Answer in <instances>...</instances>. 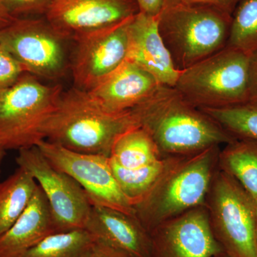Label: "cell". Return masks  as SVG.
<instances>
[{
	"label": "cell",
	"instance_id": "6da1fadb",
	"mask_svg": "<svg viewBox=\"0 0 257 257\" xmlns=\"http://www.w3.org/2000/svg\"><path fill=\"white\" fill-rule=\"evenodd\" d=\"M131 111L164 157L191 155L236 140L175 87L160 85Z\"/></svg>",
	"mask_w": 257,
	"mask_h": 257
},
{
	"label": "cell",
	"instance_id": "7a4b0ae2",
	"mask_svg": "<svg viewBox=\"0 0 257 257\" xmlns=\"http://www.w3.org/2000/svg\"><path fill=\"white\" fill-rule=\"evenodd\" d=\"M139 126L131 110L111 112L86 91L73 87L63 92L42 130L44 140L79 153L109 157L116 139Z\"/></svg>",
	"mask_w": 257,
	"mask_h": 257
},
{
	"label": "cell",
	"instance_id": "3957f363",
	"mask_svg": "<svg viewBox=\"0 0 257 257\" xmlns=\"http://www.w3.org/2000/svg\"><path fill=\"white\" fill-rule=\"evenodd\" d=\"M220 146L175 156L145 197L134 206L135 216L149 234L159 225L199 206L218 167Z\"/></svg>",
	"mask_w": 257,
	"mask_h": 257
},
{
	"label": "cell",
	"instance_id": "277c9868",
	"mask_svg": "<svg viewBox=\"0 0 257 257\" xmlns=\"http://www.w3.org/2000/svg\"><path fill=\"white\" fill-rule=\"evenodd\" d=\"M157 22L176 68L182 71L226 47L231 15L209 5L166 0Z\"/></svg>",
	"mask_w": 257,
	"mask_h": 257
},
{
	"label": "cell",
	"instance_id": "5b68a950",
	"mask_svg": "<svg viewBox=\"0 0 257 257\" xmlns=\"http://www.w3.org/2000/svg\"><path fill=\"white\" fill-rule=\"evenodd\" d=\"M249 60L250 55L226 46L180 71L174 87L199 109L246 104Z\"/></svg>",
	"mask_w": 257,
	"mask_h": 257
},
{
	"label": "cell",
	"instance_id": "8992f818",
	"mask_svg": "<svg viewBox=\"0 0 257 257\" xmlns=\"http://www.w3.org/2000/svg\"><path fill=\"white\" fill-rule=\"evenodd\" d=\"M205 205L214 239L229 257H257L256 200L218 166Z\"/></svg>",
	"mask_w": 257,
	"mask_h": 257
},
{
	"label": "cell",
	"instance_id": "52a82bcc",
	"mask_svg": "<svg viewBox=\"0 0 257 257\" xmlns=\"http://www.w3.org/2000/svg\"><path fill=\"white\" fill-rule=\"evenodd\" d=\"M25 73L13 87L0 92V143L5 150L35 146L53 114L63 89L49 86Z\"/></svg>",
	"mask_w": 257,
	"mask_h": 257
},
{
	"label": "cell",
	"instance_id": "ba28073f",
	"mask_svg": "<svg viewBox=\"0 0 257 257\" xmlns=\"http://www.w3.org/2000/svg\"><path fill=\"white\" fill-rule=\"evenodd\" d=\"M18 151L17 163L35 178L45 194L55 232L85 229L92 205L82 187L52 165L37 146Z\"/></svg>",
	"mask_w": 257,
	"mask_h": 257
},
{
	"label": "cell",
	"instance_id": "9c48e42d",
	"mask_svg": "<svg viewBox=\"0 0 257 257\" xmlns=\"http://www.w3.org/2000/svg\"><path fill=\"white\" fill-rule=\"evenodd\" d=\"M46 19H17L0 30V44L23 65L27 73L56 80L68 67L66 42Z\"/></svg>",
	"mask_w": 257,
	"mask_h": 257
},
{
	"label": "cell",
	"instance_id": "30bf717a",
	"mask_svg": "<svg viewBox=\"0 0 257 257\" xmlns=\"http://www.w3.org/2000/svg\"><path fill=\"white\" fill-rule=\"evenodd\" d=\"M35 146L52 165L76 180L92 206L111 208L135 216L133 206L115 179L109 157L72 151L46 140H40Z\"/></svg>",
	"mask_w": 257,
	"mask_h": 257
},
{
	"label": "cell",
	"instance_id": "8fae6325",
	"mask_svg": "<svg viewBox=\"0 0 257 257\" xmlns=\"http://www.w3.org/2000/svg\"><path fill=\"white\" fill-rule=\"evenodd\" d=\"M132 18L74 40L76 46L70 63L74 87L90 90L127 60Z\"/></svg>",
	"mask_w": 257,
	"mask_h": 257
},
{
	"label": "cell",
	"instance_id": "7c38bea8",
	"mask_svg": "<svg viewBox=\"0 0 257 257\" xmlns=\"http://www.w3.org/2000/svg\"><path fill=\"white\" fill-rule=\"evenodd\" d=\"M139 13L135 0H52L47 21L67 40L100 31Z\"/></svg>",
	"mask_w": 257,
	"mask_h": 257
},
{
	"label": "cell",
	"instance_id": "4fadbf2b",
	"mask_svg": "<svg viewBox=\"0 0 257 257\" xmlns=\"http://www.w3.org/2000/svg\"><path fill=\"white\" fill-rule=\"evenodd\" d=\"M150 234V257H214L223 251L211 232L206 205L162 223Z\"/></svg>",
	"mask_w": 257,
	"mask_h": 257
},
{
	"label": "cell",
	"instance_id": "5bb4252c",
	"mask_svg": "<svg viewBox=\"0 0 257 257\" xmlns=\"http://www.w3.org/2000/svg\"><path fill=\"white\" fill-rule=\"evenodd\" d=\"M128 31L127 60L151 74L161 85L175 87L180 71L159 32L157 16L139 12L130 20Z\"/></svg>",
	"mask_w": 257,
	"mask_h": 257
},
{
	"label": "cell",
	"instance_id": "9a60e30c",
	"mask_svg": "<svg viewBox=\"0 0 257 257\" xmlns=\"http://www.w3.org/2000/svg\"><path fill=\"white\" fill-rule=\"evenodd\" d=\"M160 85L151 74L127 60L95 87L86 92L106 110L121 113L141 104Z\"/></svg>",
	"mask_w": 257,
	"mask_h": 257
},
{
	"label": "cell",
	"instance_id": "2e32d148",
	"mask_svg": "<svg viewBox=\"0 0 257 257\" xmlns=\"http://www.w3.org/2000/svg\"><path fill=\"white\" fill-rule=\"evenodd\" d=\"M85 229L96 239L131 257H150L151 238L136 216L92 206Z\"/></svg>",
	"mask_w": 257,
	"mask_h": 257
},
{
	"label": "cell",
	"instance_id": "e0dca14e",
	"mask_svg": "<svg viewBox=\"0 0 257 257\" xmlns=\"http://www.w3.org/2000/svg\"><path fill=\"white\" fill-rule=\"evenodd\" d=\"M55 232L48 203L38 186L23 214L0 237V257H23Z\"/></svg>",
	"mask_w": 257,
	"mask_h": 257
},
{
	"label": "cell",
	"instance_id": "ac0fdd59",
	"mask_svg": "<svg viewBox=\"0 0 257 257\" xmlns=\"http://www.w3.org/2000/svg\"><path fill=\"white\" fill-rule=\"evenodd\" d=\"M218 166L257 199V142L236 139L220 150Z\"/></svg>",
	"mask_w": 257,
	"mask_h": 257
},
{
	"label": "cell",
	"instance_id": "d6986e66",
	"mask_svg": "<svg viewBox=\"0 0 257 257\" xmlns=\"http://www.w3.org/2000/svg\"><path fill=\"white\" fill-rule=\"evenodd\" d=\"M37 187L35 178L20 167L0 182V237L23 214Z\"/></svg>",
	"mask_w": 257,
	"mask_h": 257
},
{
	"label": "cell",
	"instance_id": "ffe728a7",
	"mask_svg": "<svg viewBox=\"0 0 257 257\" xmlns=\"http://www.w3.org/2000/svg\"><path fill=\"white\" fill-rule=\"evenodd\" d=\"M162 157L146 130L136 126L116 139L109 158L121 167L133 169L149 165Z\"/></svg>",
	"mask_w": 257,
	"mask_h": 257
},
{
	"label": "cell",
	"instance_id": "44dd1931",
	"mask_svg": "<svg viewBox=\"0 0 257 257\" xmlns=\"http://www.w3.org/2000/svg\"><path fill=\"white\" fill-rule=\"evenodd\" d=\"M173 157H165L149 165L128 169L109 160L111 170L121 192L132 205L138 204L152 189Z\"/></svg>",
	"mask_w": 257,
	"mask_h": 257
},
{
	"label": "cell",
	"instance_id": "7402d4cb",
	"mask_svg": "<svg viewBox=\"0 0 257 257\" xmlns=\"http://www.w3.org/2000/svg\"><path fill=\"white\" fill-rule=\"evenodd\" d=\"M95 241L85 229L52 233L23 257H89Z\"/></svg>",
	"mask_w": 257,
	"mask_h": 257
},
{
	"label": "cell",
	"instance_id": "603a6c76",
	"mask_svg": "<svg viewBox=\"0 0 257 257\" xmlns=\"http://www.w3.org/2000/svg\"><path fill=\"white\" fill-rule=\"evenodd\" d=\"M226 46L248 55L257 52V0H242L236 7Z\"/></svg>",
	"mask_w": 257,
	"mask_h": 257
},
{
	"label": "cell",
	"instance_id": "cb8c5ba5",
	"mask_svg": "<svg viewBox=\"0 0 257 257\" xmlns=\"http://www.w3.org/2000/svg\"><path fill=\"white\" fill-rule=\"evenodd\" d=\"M235 139L257 142V109L247 104L201 109Z\"/></svg>",
	"mask_w": 257,
	"mask_h": 257
},
{
	"label": "cell",
	"instance_id": "d4e9b609",
	"mask_svg": "<svg viewBox=\"0 0 257 257\" xmlns=\"http://www.w3.org/2000/svg\"><path fill=\"white\" fill-rule=\"evenodd\" d=\"M25 73L23 65L0 44V92L13 87Z\"/></svg>",
	"mask_w": 257,
	"mask_h": 257
},
{
	"label": "cell",
	"instance_id": "484cf974",
	"mask_svg": "<svg viewBox=\"0 0 257 257\" xmlns=\"http://www.w3.org/2000/svg\"><path fill=\"white\" fill-rule=\"evenodd\" d=\"M52 0H3L5 10L15 19L46 14Z\"/></svg>",
	"mask_w": 257,
	"mask_h": 257
},
{
	"label": "cell",
	"instance_id": "4316f807",
	"mask_svg": "<svg viewBox=\"0 0 257 257\" xmlns=\"http://www.w3.org/2000/svg\"><path fill=\"white\" fill-rule=\"evenodd\" d=\"M246 104L257 109V52L250 55L248 95Z\"/></svg>",
	"mask_w": 257,
	"mask_h": 257
},
{
	"label": "cell",
	"instance_id": "83f0119b",
	"mask_svg": "<svg viewBox=\"0 0 257 257\" xmlns=\"http://www.w3.org/2000/svg\"><path fill=\"white\" fill-rule=\"evenodd\" d=\"M181 1L209 5L232 16L236 7L242 0H181Z\"/></svg>",
	"mask_w": 257,
	"mask_h": 257
},
{
	"label": "cell",
	"instance_id": "f1b7e54d",
	"mask_svg": "<svg viewBox=\"0 0 257 257\" xmlns=\"http://www.w3.org/2000/svg\"><path fill=\"white\" fill-rule=\"evenodd\" d=\"M89 257H131L122 251L96 239Z\"/></svg>",
	"mask_w": 257,
	"mask_h": 257
},
{
	"label": "cell",
	"instance_id": "f546056e",
	"mask_svg": "<svg viewBox=\"0 0 257 257\" xmlns=\"http://www.w3.org/2000/svg\"><path fill=\"white\" fill-rule=\"evenodd\" d=\"M140 13L157 16L160 13L166 0H135Z\"/></svg>",
	"mask_w": 257,
	"mask_h": 257
},
{
	"label": "cell",
	"instance_id": "4dcf8cb0",
	"mask_svg": "<svg viewBox=\"0 0 257 257\" xmlns=\"http://www.w3.org/2000/svg\"><path fill=\"white\" fill-rule=\"evenodd\" d=\"M17 19L12 18L7 13L3 4V0H0V30L6 28L10 24L13 23Z\"/></svg>",
	"mask_w": 257,
	"mask_h": 257
},
{
	"label": "cell",
	"instance_id": "1f68e13d",
	"mask_svg": "<svg viewBox=\"0 0 257 257\" xmlns=\"http://www.w3.org/2000/svg\"><path fill=\"white\" fill-rule=\"evenodd\" d=\"M5 152H6V150H5L3 145H2V143H0V174H1V166L2 163H3V159H4Z\"/></svg>",
	"mask_w": 257,
	"mask_h": 257
},
{
	"label": "cell",
	"instance_id": "d6a6232c",
	"mask_svg": "<svg viewBox=\"0 0 257 257\" xmlns=\"http://www.w3.org/2000/svg\"><path fill=\"white\" fill-rule=\"evenodd\" d=\"M214 257H229L226 254V253H224V251H221V252L217 253V254L215 255Z\"/></svg>",
	"mask_w": 257,
	"mask_h": 257
},
{
	"label": "cell",
	"instance_id": "836d02e7",
	"mask_svg": "<svg viewBox=\"0 0 257 257\" xmlns=\"http://www.w3.org/2000/svg\"><path fill=\"white\" fill-rule=\"evenodd\" d=\"M256 242L257 246V199H256Z\"/></svg>",
	"mask_w": 257,
	"mask_h": 257
}]
</instances>
